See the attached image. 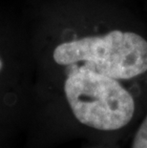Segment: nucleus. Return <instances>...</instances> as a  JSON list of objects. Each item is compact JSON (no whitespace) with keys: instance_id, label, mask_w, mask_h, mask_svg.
Here are the masks:
<instances>
[{"instance_id":"3","label":"nucleus","mask_w":147,"mask_h":148,"mask_svg":"<svg viewBox=\"0 0 147 148\" xmlns=\"http://www.w3.org/2000/svg\"><path fill=\"white\" fill-rule=\"evenodd\" d=\"M132 148H147V116L137 132Z\"/></svg>"},{"instance_id":"1","label":"nucleus","mask_w":147,"mask_h":148,"mask_svg":"<svg viewBox=\"0 0 147 148\" xmlns=\"http://www.w3.org/2000/svg\"><path fill=\"white\" fill-rule=\"evenodd\" d=\"M67 101L79 122L103 131L124 127L135 112L133 97L118 79L80 66L64 85Z\"/></svg>"},{"instance_id":"2","label":"nucleus","mask_w":147,"mask_h":148,"mask_svg":"<svg viewBox=\"0 0 147 148\" xmlns=\"http://www.w3.org/2000/svg\"><path fill=\"white\" fill-rule=\"evenodd\" d=\"M53 56L59 65L83 62L96 73L130 79L147 71V41L135 33L114 30L59 44Z\"/></svg>"},{"instance_id":"4","label":"nucleus","mask_w":147,"mask_h":148,"mask_svg":"<svg viewBox=\"0 0 147 148\" xmlns=\"http://www.w3.org/2000/svg\"><path fill=\"white\" fill-rule=\"evenodd\" d=\"M1 69H2V60L0 58V71H1Z\"/></svg>"}]
</instances>
